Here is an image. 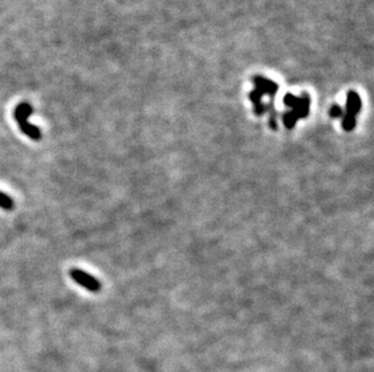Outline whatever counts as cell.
<instances>
[{
	"label": "cell",
	"instance_id": "obj_1",
	"mask_svg": "<svg viewBox=\"0 0 374 372\" xmlns=\"http://www.w3.org/2000/svg\"><path fill=\"white\" fill-rule=\"evenodd\" d=\"M284 103L287 108L291 109V110L286 111L282 116L284 124L288 130H292L299 119H303L309 115L310 97L306 93H304L301 97H296L292 93H288L285 96Z\"/></svg>",
	"mask_w": 374,
	"mask_h": 372
},
{
	"label": "cell",
	"instance_id": "obj_2",
	"mask_svg": "<svg viewBox=\"0 0 374 372\" xmlns=\"http://www.w3.org/2000/svg\"><path fill=\"white\" fill-rule=\"evenodd\" d=\"M361 110V98L354 91H350L346 100V108L343 110L341 116V126L344 131L350 132L356 127V116Z\"/></svg>",
	"mask_w": 374,
	"mask_h": 372
},
{
	"label": "cell",
	"instance_id": "obj_3",
	"mask_svg": "<svg viewBox=\"0 0 374 372\" xmlns=\"http://www.w3.org/2000/svg\"><path fill=\"white\" fill-rule=\"evenodd\" d=\"M69 275H71V278L74 282L77 283L80 286H82V288L86 289V290L92 291V293H97V291L101 290L100 280H98L97 278L92 277V275L89 274L87 272L74 269L71 270Z\"/></svg>",
	"mask_w": 374,
	"mask_h": 372
},
{
	"label": "cell",
	"instance_id": "obj_4",
	"mask_svg": "<svg viewBox=\"0 0 374 372\" xmlns=\"http://www.w3.org/2000/svg\"><path fill=\"white\" fill-rule=\"evenodd\" d=\"M32 114H33V108H32L31 104L21 103L15 108L13 117H15V121L20 126L28 122V119L31 117Z\"/></svg>",
	"mask_w": 374,
	"mask_h": 372
},
{
	"label": "cell",
	"instance_id": "obj_5",
	"mask_svg": "<svg viewBox=\"0 0 374 372\" xmlns=\"http://www.w3.org/2000/svg\"><path fill=\"white\" fill-rule=\"evenodd\" d=\"M20 130H21V132L23 133V135L29 136L32 140L38 141V140H40V139H41V132H40L39 128L37 127L36 125H32L29 121L26 122V124L20 125Z\"/></svg>",
	"mask_w": 374,
	"mask_h": 372
},
{
	"label": "cell",
	"instance_id": "obj_6",
	"mask_svg": "<svg viewBox=\"0 0 374 372\" xmlns=\"http://www.w3.org/2000/svg\"><path fill=\"white\" fill-rule=\"evenodd\" d=\"M13 205H15V203H13L11 197L0 191V208L4 210H12Z\"/></svg>",
	"mask_w": 374,
	"mask_h": 372
},
{
	"label": "cell",
	"instance_id": "obj_7",
	"mask_svg": "<svg viewBox=\"0 0 374 372\" xmlns=\"http://www.w3.org/2000/svg\"><path fill=\"white\" fill-rule=\"evenodd\" d=\"M331 117L333 119H338V117L343 116V108H340L339 105H333L330 110Z\"/></svg>",
	"mask_w": 374,
	"mask_h": 372
}]
</instances>
